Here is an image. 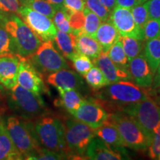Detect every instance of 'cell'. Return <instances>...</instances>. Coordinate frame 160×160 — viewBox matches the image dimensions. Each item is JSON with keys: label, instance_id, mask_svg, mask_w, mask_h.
I'll return each mask as SVG.
<instances>
[{"label": "cell", "instance_id": "obj_49", "mask_svg": "<svg viewBox=\"0 0 160 160\" xmlns=\"http://www.w3.org/2000/svg\"><path fill=\"white\" fill-rule=\"evenodd\" d=\"M141 1H142V2L144 3V2H147V1H148V0H141Z\"/></svg>", "mask_w": 160, "mask_h": 160}, {"label": "cell", "instance_id": "obj_34", "mask_svg": "<svg viewBox=\"0 0 160 160\" xmlns=\"http://www.w3.org/2000/svg\"><path fill=\"white\" fill-rule=\"evenodd\" d=\"M16 55L12 39L9 33L0 25V57Z\"/></svg>", "mask_w": 160, "mask_h": 160}, {"label": "cell", "instance_id": "obj_6", "mask_svg": "<svg viewBox=\"0 0 160 160\" xmlns=\"http://www.w3.org/2000/svg\"><path fill=\"white\" fill-rule=\"evenodd\" d=\"M63 125L69 157H85L86 150L96 136L94 129L75 118L65 120Z\"/></svg>", "mask_w": 160, "mask_h": 160}, {"label": "cell", "instance_id": "obj_50", "mask_svg": "<svg viewBox=\"0 0 160 160\" xmlns=\"http://www.w3.org/2000/svg\"><path fill=\"white\" fill-rule=\"evenodd\" d=\"M157 90H158V93H159V94L160 95V88H159V89H157Z\"/></svg>", "mask_w": 160, "mask_h": 160}, {"label": "cell", "instance_id": "obj_14", "mask_svg": "<svg viewBox=\"0 0 160 160\" xmlns=\"http://www.w3.org/2000/svg\"><path fill=\"white\" fill-rule=\"evenodd\" d=\"M85 157L92 160H119L129 159L125 148H116L95 136L85 152Z\"/></svg>", "mask_w": 160, "mask_h": 160}, {"label": "cell", "instance_id": "obj_31", "mask_svg": "<svg viewBox=\"0 0 160 160\" xmlns=\"http://www.w3.org/2000/svg\"><path fill=\"white\" fill-rule=\"evenodd\" d=\"M25 5L51 19L57 11L54 6L47 0H29Z\"/></svg>", "mask_w": 160, "mask_h": 160}, {"label": "cell", "instance_id": "obj_1", "mask_svg": "<svg viewBox=\"0 0 160 160\" xmlns=\"http://www.w3.org/2000/svg\"><path fill=\"white\" fill-rule=\"evenodd\" d=\"M96 97L94 99L106 111L122 112L125 107L145 99L148 97V93L144 88L133 82L125 80L109 84L99 90Z\"/></svg>", "mask_w": 160, "mask_h": 160}, {"label": "cell", "instance_id": "obj_20", "mask_svg": "<svg viewBox=\"0 0 160 160\" xmlns=\"http://www.w3.org/2000/svg\"><path fill=\"white\" fill-rule=\"evenodd\" d=\"M76 47L78 53L93 60L102 53V48L95 38L85 33L76 36Z\"/></svg>", "mask_w": 160, "mask_h": 160}, {"label": "cell", "instance_id": "obj_7", "mask_svg": "<svg viewBox=\"0 0 160 160\" xmlns=\"http://www.w3.org/2000/svg\"><path fill=\"white\" fill-rule=\"evenodd\" d=\"M122 112L131 116L135 120L151 142L153 137V128L160 121V105L159 104L148 97L139 102L125 107Z\"/></svg>", "mask_w": 160, "mask_h": 160}, {"label": "cell", "instance_id": "obj_23", "mask_svg": "<svg viewBox=\"0 0 160 160\" xmlns=\"http://www.w3.org/2000/svg\"><path fill=\"white\" fill-rule=\"evenodd\" d=\"M53 41L55 42L60 53L69 60L78 52L76 47V35L57 31Z\"/></svg>", "mask_w": 160, "mask_h": 160}, {"label": "cell", "instance_id": "obj_39", "mask_svg": "<svg viewBox=\"0 0 160 160\" xmlns=\"http://www.w3.org/2000/svg\"><path fill=\"white\" fill-rule=\"evenodd\" d=\"M21 5L18 0H0V11L9 14H17Z\"/></svg>", "mask_w": 160, "mask_h": 160}, {"label": "cell", "instance_id": "obj_12", "mask_svg": "<svg viewBox=\"0 0 160 160\" xmlns=\"http://www.w3.org/2000/svg\"><path fill=\"white\" fill-rule=\"evenodd\" d=\"M17 84L38 95H41L45 89L41 73L32 65L28 57H19Z\"/></svg>", "mask_w": 160, "mask_h": 160}, {"label": "cell", "instance_id": "obj_35", "mask_svg": "<svg viewBox=\"0 0 160 160\" xmlns=\"http://www.w3.org/2000/svg\"><path fill=\"white\" fill-rule=\"evenodd\" d=\"M131 11L136 24L142 31H143L144 26L150 19V15L146 4L142 3L135 6L131 10Z\"/></svg>", "mask_w": 160, "mask_h": 160}, {"label": "cell", "instance_id": "obj_8", "mask_svg": "<svg viewBox=\"0 0 160 160\" xmlns=\"http://www.w3.org/2000/svg\"><path fill=\"white\" fill-rule=\"evenodd\" d=\"M9 100L12 109L27 119L38 118L45 113V105L42 96L36 94L18 84L11 89Z\"/></svg>", "mask_w": 160, "mask_h": 160}, {"label": "cell", "instance_id": "obj_51", "mask_svg": "<svg viewBox=\"0 0 160 160\" xmlns=\"http://www.w3.org/2000/svg\"><path fill=\"white\" fill-rule=\"evenodd\" d=\"M0 97H1V89H0Z\"/></svg>", "mask_w": 160, "mask_h": 160}, {"label": "cell", "instance_id": "obj_36", "mask_svg": "<svg viewBox=\"0 0 160 160\" xmlns=\"http://www.w3.org/2000/svg\"><path fill=\"white\" fill-rule=\"evenodd\" d=\"M69 11V10H68ZM69 24L73 30V33L76 36L84 33L83 28L85 25V14L82 11H69Z\"/></svg>", "mask_w": 160, "mask_h": 160}, {"label": "cell", "instance_id": "obj_24", "mask_svg": "<svg viewBox=\"0 0 160 160\" xmlns=\"http://www.w3.org/2000/svg\"><path fill=\"white\" fill-rule=\"evenodd\" d=\"M58 91L61 97L60 105L71 115L77 111L85 100L78 90L58 89Z\"/></svg>", "mask_w": 160, "mask_h": 160}, {"label": "cell", "instance_id": "obj_25", "mask_svg": "<svg viewBox=\"0 0 160 160\" xmlns=\"http://www.w3.org/2000/svg\"><path fill=\"white\" fill-rule=\"evenodd\" d=\"M142 53L154 74L160 60V33L146 42Z\"/></svg>", "mask_w": 160, "mask_h": 160}, {"label": "cell", "instance_id": "obj_16", "mask_svg": "<svg viewBox=\"0 0 160 160\" xmlns=\"http://www.w3.org/2000/svg\"><path fill=\"white\" fill-rule=\"evenodd\" d=\"M128 70L133 82L144 88L151 87L154 74L142 53L129 62Z\"/></svg>", "mask_w": 160, "mask_h": 160}, {"label": "cell", "instance_id": "obj_22", "mask_svg": "<svg viewBox=\"0 0 160 160\" xmlns=\"http://www.w3.org/2000/svg\"><path fill=\"white\" fill-rule=\"evenodd\" d=\"M24 159L6 130L5 125L0 128V160Z\"/></svg>", "mask_w": 160, "mask_h": 160}, {"label": "cell", "instance_id": "obj_28", "mask_svg": "<svg viewBox=\"0 0 160 160\" xmlns=\"http://www.w3.org/2000/svg\"><path fill=\"white\" fill-rule=\"evenodd\" d=\"M108 55L112 61L117 65L124 68L128 69L129 60L124 51L122 45L119 39L111 46V48L108 51Z\"/></svg>", "mask_w": 160, "mask_h": 160}, {"label": "cell", "instance_id": "obj_40", "mask_svg": "<svg viewBox=\"0 0 160 160\" xmlns=\"http://www.w3.org/2000/svg\"><path fill=\"white\" fill-rule=\"evenodd\" d=\"M148 148L151 159L160 160V135H153Z\"/></svg>", "mask_w": 160, "mask_h": 160}, {"label": "cell", "instance_id": "obj_42", "mask_svg": "<svg viewBox=\"0 0 160 160\" xmlns=\"http://www.w3.org/2000/svg\"><path fill=\"white\" fill-rule=\"evenodd\" d=\"M64 6L70 11H82L85 2L84 0H64Z\"/></svg>", "mask_w": 160, "mask_h": 160}, {"label": "cell", "instance_id": "obj_17", "mask_svg": "<svg viewBox=\"0 0 160 160\" xmlns=\"http://www.w3.org/2000/svg\"><path fill=\"white\" fill-rule=\"evenodd\" d=\"M47 82L57 90H79L84 85L81 76L68 68L61 69L49 73L47 77Z\"/></svg>", "mask_w": 160, "mask_h": 160}, {"label": "cell", "instance_id": "obj_11", "mask_svg": "<svg viewBox=\"0 0 160 160\" xmlns=\"http://www.w3.org/2000/svg\"><path fill=\"white\" fill-rule=\"evenodd\" d=\"M72 116L93 129H96L107 121L109 113L101 104L93 99L84 100Z\"/></svg>", "mask_w": 160, "mask_h": 160}, {"label": "cell", "instance_id": "obj_43", "mask_svg": "<svg viewBox=\"0 0 160 160\" xmlns=\"http://www.w3.org/2000/svg\"><path fill=\"white\" fill-rule=\"evenodd\" d=\"M116 2L117 6L129 10H131L135 6L143 3L141 0H116Z\"/></svg>", "mask_w": 160, "mask_h": 160}, {"label": "cell", "instance_id": "obj_3", "mask_svg": "<svg viewBox=\"0 0 160 160\" xmlns=\"http://www.w3.org/2000/svg\"><path fill=\"white\" fill-rule=\"evenodd\" d=\"M3 27L11 36L15 54L19 57H31L42 43V41L21 18L15 14L8 16Z\"/></svg>", "mask_w": 160, "mask_h": 160}, {"label": "cell", "instance_id": "obj_15", "mask_svg": "<svg viewBox=\"0 0 160 160\" xmlns=\"http://www.w3.org/2000/svg\"><path fill=\"white\" fill-rule=\"evenodd\" d=\"M93 62V65L101 70L110 84L125 80H131V76L128 69L120 67L110 59L107 53L102 51L99 57Z\"/></svg>", "mask_w": 160, "mask_h": 160}, {"label": "cell", "instance_id": "obj_33", "mask_svg": "<svg viewBox=\"0 0 160 160\" xmlns=\"http://www.w3.org/2000/svg\"><path fill=\"white\" fill-rule=\"evenodd\" d=\"M85 6L97 15L102 22L110 19L111 12L99 0H84Z\"/></svg>", "mask_w": 160, "mask_h": 160}, {"label": "cell", "instance_id": "obj_21", "mask_svg": "<svg viewBox=\"0 0 160 160\" xmlns=\"http://www.w3.org/2000/svg\"><path fill=\"white\" fill-rule=\"evenodd\" d=\"M95 135L108 145L116 148H125L126 147L119 131L116 127L110 122L107 121L99 128L94 129Z\"/></svg>", "mask_w": 160, "mask_h": 160}, {"label": "cell", "instance_id": "obj_2", "mask_svg": "<svg viewBox=\"0 0 160 160\" xmlns=\"http://www.w3.org/2000/svg\"><path fill=\"white\" fill-rule=\"evenodd\" d=\"M36 137L39 145L50 151L63 153L69 157L65 139L63 123L57 118L42 115L33 124Z\"/></svg>", "mask_w": 160, "mask_h": 160}, {"label": "cell", "instance_id": "obj_9", "mask_svg": "<svg viewBox=\"0 0 160 160\" xmlns=\"http://www.w3.org/2000/svg\"><path fill=\"white\" fill-rule=\"evenodd\" d=\"M28 58L40 73L49 74L69 68L65 57L57 51L51 40L42 42L37 51Z\"/></svg>", "mask_w": 160, "mask_h": 160}, {"label": "cell", "instance_id": "obj_4", "mask_svg": "<svg viewBox=\"0 0 160 160\" xmlns=\"http://www.w3.org/2000/svg\"><path fill=\"white\" fill-rule=\"evenodd\" d=\"M5 127L24 159H33L42 147L36 137L33 124L25 122L17 117H10L6 120Z\"/></svg>", "mask_w": 160, "mask_h": 160}, {"label": "cell", "instance_id": "obj_19", "mask_svg": "<svg viewBox=\"0 0 160 160\" xmlns=\"http://www.w3.org/2000/svg\"><path fill=\"white\" fill-rule=\"evenodd\" d=\"M120 34L111 20L104 21L99 25L95 35L102 48V51L108 53L112 45L119 39Z\"/></svg>", "mask_w": 160, "mask_h": 160}, {"label": "cell", "instance_id": "obj_41", "mask_svg": "<svg viewBox=\"0 0 160 160\" xmlns=\"http://www.w3.org/2000/svg\"><path fill=\"white\" fill-rule=\"evenodd\" d=\"M150 18L160 21V0H148L145 2Z\"/></svg>", "mask_w": 160, "mask_h": 160}, {"label": "cell", "instance_id": "obj_18", "mask_svg": "<svg viewBox=\"0 0 160 160\" xmlns=\"http://www.w3.org/2000/svg\"><path fill=\"white\" fill-rule=\"evenodd\" d=\"M19 67L18 55L0 57V85L11 90L17 84V76Z\"/></svg>", "mask_w": 160, "mask_h": 160}, {"label": "cell", "instance_id": "obj_29", "mask_svg": "<svg viewBox=\"0 0 160 160\" xmlns=\"http://www.w3.org/2000/svg\"><path fill=\"white\" fill-rule=\"evenodd\" d=\"M83 13L85 14V25L83 28L84 33L95 38L96 33L99 25H101L102 20L97 15L90 11L85 6L83 9Z\"/></svg>", "mask_w": 160, "mask_h": 160}, {"label": "cell", "instance_id": "obj_46", "mask_svg": "<svg viewBox=\"0 0 160 160\" xmlns=\"http://www.w3.org/2000/svg\"><path fill=\"white\" fill-rule=\"evenodd\" d=\"M47 1L54 6L57 9L64 6V0H47Z\"/></svg>", "mask_w": 160, "mask_h": 160}, {"label": "cell", "instance_id": "obj_10", "mask_svg": "<svg viewBox=\"0 0 160 160\" xmlns=\"http://www.w3.org/2000/svg\"><path fill=\"white\" fill-rule=\"evenodd\" d=\"M17 14L42 41H53L57 29L51 19L26 5H21Z\"/></svg>", "mask_w": 160, "mask_h": 160}, {"label": "cell", "instance_id": "obj_32", "mask_svg": "<svg viewBox=\"0 0 160 160\" xmlns=\"http://www.w3.org/2000/svg\"><path fill=\"white\" fill-rule=\"evenodd\" d=\"M71 61L73 63L74 69L80 76H85L88 71L93 66V62L89 57L77 53L71 58Z\"/></svg>", "mask_w": 160, "mask_h": 160}, {"label": "cell", "instance_id": "obj_47", "mask_svg": "<svg viewBox=\"0 0 160 160\" xmlns=\"http://www.w3.org/2000/svg\"><path fill=\"white\" fill-rule=\"evenodd\" d=\"M21 5H25L29 0H18Z\"/></svg>", "mask_w": 160, "mask_h": 160}, {"label": "cell", "instance_id": "obj_45", "mask_svg": "<svg viewBox=\"0 0 160 160\" xmlns=\"http://www.w3.org/2000/svg\"><path fill=\"white\" fill-rule=\"evenodd\" d=\"M110 11H113V9L117 6V2L116 0H99Z\"/></svg>", "mask_w": 160, "mask_h": 160}, {"label": "cell", "instance_id": "obj_48", "mask_svg": "<svg viewBox=\"0 0 160 160\" xmlns=\"http://www.w3.org/2000/svg\"><path fill=\"white\" fill-rule=\"evenodd\" d=\"M2 126H3V124L2 123V122H0V128H1L2 127Z\"/></svg>", "mask_w": 160, "mask_h": 160}, {"label": "cell", "instance_id": "obj_5", "mask_svg": "<svg viewBox=\"0 0 160 160\" xmlns=\"http://www.w3.org/2000/svg\"><path fill=\"white\" fill-rule=\"evenodd\" d=\"M108 121L115 126L126 147L135 151L148 149L150 141L135 120L123 112L110 113Z\"/></svg>", "mask_w": 160, "mask_h": 160}, {"label": "cell", "instance_id": "obj_26", "mask_svg": "<svg viewBox=\"0 0 160 160\" xmlns=\"http://www.w3.org/2000/svg\"><path fill=\"white\" fill-rule=\"evenodd\" d=\"M119 39L122 45L123 50L129 62L133 58L137 57L143 51L144 42L142 40L136 39L134 37L122 36H120Z\"/></svg>", "mask_w": 160, "mask_h": 160}, {"label": "cell", "instance_id": "obj_30", "mask_svg": "<svg viewBox=\"0 0 160 160\" xmlns=\"http://www.w3.org/2000/svg\"><path fill=\"white\" fill-rule=\"evenodd\" d=\"M52 19L57 31L68 33H73V30L69 24V11L65 6L57 9Z\"/></svg>", "mask_w": 160, "mask_h": 160}, {"label": "cell", "instance_id": "obj_38", "mask_svg": "<svg viewBox=\"0 0 160 160\" xmlns=\"http://www.w3.org/2000/svg\"><path fill=\"white\" fill-rule=\"evenodd\" d=\"M65 159H68V157L63 153H57V152L44 148H42L40 151L33 157V159L40 160H59Z\"/></svg>", "mask_w": 160, "mask_h": 160}, {"label": "cell", "instance_id": "obj_44", "mask_svg": "<svg viewBox=\"0 0 160 160\" xmlns=\"http://www.w3.org/2000/svg\"><path fill=\"white\" fill-rule=\"evenodd\" d=\"M152 87L154 90H157L160 88V60L159 63L153 76V81L152 84Z\"/></svg>", "mask_w": 160, "mask_h": 160}, {"label": "cell", "instance_id": "obj_13", "mask_svg": "<svg viewBox=\"0 0 160 160\" xmlns=\"http://www.w3.org/2000/svg\"><path fill=\"white\" fill-rule=\"evenodd\" d=\"M110 20L120 36L134 37L143 41V31L136 24L131 10L117 5L111 11Z\"/></svg>", "mask_w": 160, "mask_h": 160}, {"label": "cell", "instance_id": "obj_37", "mask_svg": "<svg viewBox=\"0 0 160 160\" xmlns=\"http://www.w3.org/2000/svg\"><path fill=\"white\" fill-rule=\"evenodd\" d=\"M160 33V21L150 18L143 28V41L153 39Z\"/></svg>", "mask_w": 160, "mask_h": 160}, {"label": "cell", "instance_id": "obj_27", "mask_svg": "<svg viewBox=\"0 0 160 160\" xmlns=\"http://www.w3.org/2000/svg\"><path fill=\"white\" fill-rule=\"evenodd\" d=\"M84 78L90 87L97 91L110 84L101 70L97 66H93L84 76Z\"/></svg>", "mask_w": 160, "mask_h": 160}]
</instances>
